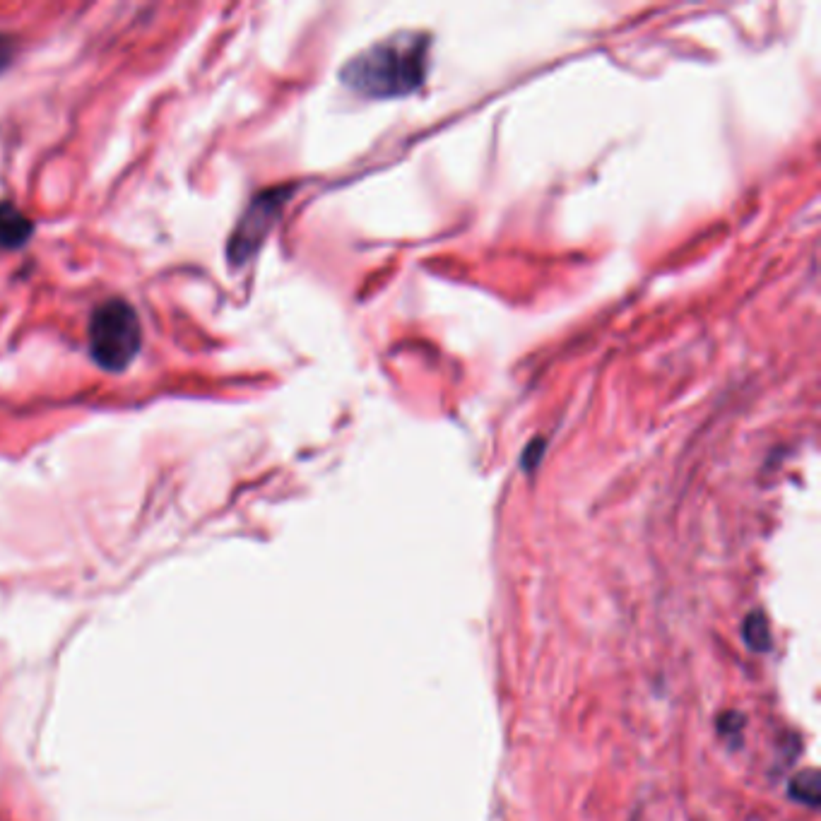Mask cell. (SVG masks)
<instances>
[{
    "label": "cell",
    "instance_id": "6da1fadb",
    "mask_svg": "<svg viewBox=\"0 0 821 821\" xmlns=\"http://www.w3.org/2000/svg\"><path fill=\"white\" fill-rule=\"evenodd\" d=\"M429 68V37L422 32H398L376 41L354 56L340 78L364 97H403L424 82Z\"/></svg>",
    "mask_w": 821,
    "mask_h": 821
},
{
    "label": "cell",
    "instance_id": "7a4b0ae2",
    "mask_svg": "<svg viewBox=\"0 0 821 821\" xmlns=\"http://www.w3.org/2000/svg\"><path fill=\"white\" fill-rule=\"evenodd\" d=\"M90 354L106 371H123L140 350V321L128 301L109 299L90 318Z\"/></svg>",
    "mask_w": 821,
    "mask_h": 821
},
{
    "label": "cell",
    "instance_id": "3957f363",
    "mask_svg": "<svg viewBox=\"0 0 821 821\" xmlns=\"http://www.w3.org/2000/svg\"><path fill=\"white\" fill-rule=\"evenodd\" d=\"M287 198L289 193L280 188V191H265L253 200L251 208L246 210V215L236 224L232 239H229V261H232V265H244L258 251V246L263 244L270 227L280 217V210Z\"/></svg>",
    "mask_w": 821,
    "mask_h": 821
},
{
    "label": "cell",
    "instance_id": "277c9868",
    "mask_svg": "<svg viewBox=\"0 0 821 821\" xmlns=\"http://www.w3.org/2000/svg\"><path fill=\"white\" fill-rule=\"evenodd\" d=\"M32 220L13 203H0V248L15 251L32 236Z\"/></svg>",
    "mask_w": 821,
    "mask_h": 821
},
{
    "label": "cell",
    "instance_id": "5b68a950",
    "mask_svg": "<svg viewBox=\"0 0 821 821\" xmlns=\"http://www.w3.org/2000/svg\"><path fill=\"white\" fill-rule=\"evenodd\" d=\"M790 795H793L797 802H805V805L809 807H817L819 797H821L817 771L809 769V771L797 773V776L793 778V783H790Z\"/></svg>",
    "mask_w": 821,
    "mask_h": 821
},
{
    "label": "cell",
    "instance_id": "8992f818",
    "mask_svg": "<svg viewBox=\"0 0 821 821\" xmlns=\"http://www.w3.org/2000/svg\"><path fill=\"white\" fill-rule=\"evenodd\" d=\"M744 639H747L749 646L754 651H769L771 646V636H769V626H766V619L761 612H752L744 622Z\"/></svg>",
    "mask_w": 821,
    "mask_h": 821
},
{
    "label": "cell",
    "instance_id": "52a82bcc",
    "mask_svg": "<svg viewBox=\"0 0 821 821\" xmlns=\"http://www.w3.org/2000/svg\"><path fill=\"white\" fill-rule=\"evenodd\" d=\"M13 56H15V44L10 41V37H3V34H0V73L10 66Z\"/></svg>",
    "mask_w": 821,
    "mask_h": 821
}]
</instances>
